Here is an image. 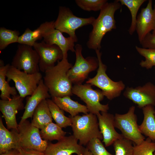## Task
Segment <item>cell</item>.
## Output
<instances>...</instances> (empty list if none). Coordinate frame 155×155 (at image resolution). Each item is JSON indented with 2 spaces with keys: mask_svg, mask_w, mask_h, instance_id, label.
Here are the masks:
<instances>
[{
  "mask_svg": "<svg viewBox=\"0 0 155 155\" xmlns=\"http://www.w3.org/2000/svg\"><path fill=\"white\" fill-rule=\"evenodd\" d=\"M121 5L118 0L110 3L107 2L104 5L92 24V29L86 43L88 48L100 50L101 41L104 36L107 32L116 28L115 13L120 8Z\"/></svg>",
  "mask_w": 155,
  "mask_h": 155,
  "instance_id": "cell-1",
  "label": "cell"
},
{
  "mask_svg": "<svg viewBox=\"0 0 155 155\" xmlns=\"http://www.w3.org/2000/svg\"><path fill=\"white\" fill-rule=\"evenodd\" d=\"M72 66L67 58H63L44 72V82L51 96L62 97L72 95V83L67 74Z\"/></svg>",
  "mask_w": 155,
  "mask_h": 155,
  "instance_id": "cell-2",
  "label": "cell"
},
{
  "mask_svg": "<svg viewBox=\"0 0 155 155\" xmlns=\"http://www.w3.org/2000/svg\"><path fill=\"white\" fill-rule=\"evenodd\" d=\"M72 121L73 135L81 145L86 146L92 139L103 140L96 115L89 113L82 116H69Z\"/></svg>",
  "mask_w": 155,
  "mask_h": 155,
  "instance_id": "cell-3",
  "label": "cell"
},
{
  "mask_svg": "<svg viewBox=\"0 0 155 155\" xmlns=\"http://www.w3.org/2000/svg\"><path fill=\"white\" fill-rule=\"evenodd\" d=\"M98 61V67L96 75L89 78L86 82L100 89L104 96L109 100L119 96L125 86L122 81L115 82L111 79L106 73V65L101 59L102 53L100 50H95Z\"/></svg>",
  "mask_w": 155,
  "mask_h": 155,
  "instance_id": "cell-4",
  "label": "cell"
},
{
  "mask_svg": "<svg viewBox=\"0 0 155 155\" xmlns=\"http://www.w3.org/2000/svg\"><path fill=\"white\" fill-rule=\"evenodd\" d=\"M95 19L92 16L88 18L76 16L69 8L60 6L58 16L54 22V25L56 29L68 34L75 42L78 40L76 30L84 26L92 25Z\"/></svg>",
  "mask_w": 155,
  "mask_h": 155,
  "instance_id": "cell-5",
  "label": "cell"
},
{
  "mask_svg": "<svg viewBox=\"0 0 155 155\" xmlns=\"http://www.w3.org/2000/svg\"><path fill=\"white\" fill-rule=\"evenodd\" d=\"M15 129L19 146L44 152L48 142L42 139L39 129L29 121L20 122Z\"/></svg>",
  "mask_w": 155,
  "mask_h": 155,
  "instance_id": "cell-6",
  "label": "cell"
},
{
  "mask_svg": "<svg viewBox=\"0 0 155 155\" xmlns=\"http://www.w3.org/2000/svg\"><path fill=\"white\" fill-rule=\"evenodd\" d=\"M76 60L74 65L67 72L68 77L74 85L82 84L87 78L89 73L98 68L97 58L89 56L84 58L82 54V47L77 44L75 46Z\"/></svg>",
  "mask_w": 155,
  "mask_h": 155,
  "instance_id": "cell-7",
  "label": "cell"
},
{
  "mask_svg": "<svg viewBox=\"0 0 155 155\" xmlns=\"http://www.w3.org/2000/svg\"><path fill=\"white\" fill-rule=\"evenodd\" d=\"M135 110V107L133 106L125 114L116 113L114 124L115 127L121 132L123 137L137 145L142 142L145 138L139 130Z\"/></svg>",
  "mask_w": 155,
  "mask_h": 155,
  "instance_id": "cell-8",
  "label": "cell"
},
{
  "mask_svg": "<svg viewBox=\"0 0 155 155\" xmlns=\"http://www.w3.org/2000/svg\"><path fill=\"white\" fill-rule=\"evenodd\" d=\"M7 81L12 80L20 96L24 98L31 95L42 79L41 74L38 72L29 74L19 70L10 65L6 74Z\"/></svg>",
  "mask_w": 155,
  "mask_h": 155,
  "instance_id": "cell-9",
  "label": "cell"
},
{
  "mask_svg": "<svg viewBox=\"0 0 155 155\" xmlns=\"http://www.w3.org/2000/svg\"><path fill=\"white\" fill-rule=\"evenodd\" d=\"M92 86L88 84L74 85L72 93L86 103L89 113L96 115L100 112H107L109 109L108 104L100 103L104 96L102 92L99 90L93 89Z\"/></svg>",
  "mask_w": 155,
  "mask_h": 155,
  "instance_id": "cell-10",
  "label": "cell"
},
{
  "mask_svg": "<svg viewBox=\"0 0 155 155\" xmlns=\"http://www.w3.org/2000/svg\"><path fill=\"white\" fill-rule=\"evenodd\" d=\"M32 47L19 44L13 58L11 65L28 73L39 72L40 57L36 51Z\"/></svg>",
  "mask_w": 155,
  "mask_h": 155,
  "instance_id": "cell-11",
  "label": "cell"
},
{
  "mask_svg": "<svg viewBox=\"0 0 155 155\" xmlns=\"http://www.w3.org/2000/svg\"><path fill=\"white\" fill-rule=\"evenodd\" d=\"M123 95L139 108L148 105L155 106V85L150 82L135 88L127 87Z\"/></svg>",
  "mask_w": 155,
  "mask_h": 155,
  "instance_id": "cell-12",
  "label": "cell"
},
{
  "mask_svg": "<svg viewBox=\"0 0 155 155\" xmlns=\"http://www.w3.org/2000/svg\"><path fill=\"white\" fill-rule=\"evenodd\" d=\"M33 47L39 55V68L42 72H44L53 67L57 61L63 58V52L57 45L48 44L42 41L39 42H36Z\"/></svg>",
  "mask_w": 155,
  "mask_h": 155,
  "instance_id": "cell-13",
  "label": "cell"
},
{
  "mask_svg": "<svg viewBox=\"0 0 155 155\" xmlns=\"http://www.w3.org/2000/svg\"><path fill=\"white\" fill-rule=\"evenodd\" d=\"M72 135L65 136L56 143L48 142L44 155H84L85 148Z\"/></svg>",
  "mask_w": 155,
  "mask_h": 155,
  "instance_id": "cell-14",
  "label": "cell"
},
{
  "mask_svg": "<svg viewBox=\"0 0 155 155\" xmlns=\"http://www.w3.org/2000/svg\"><path fill=\"white\" fill-rule=\"evenodd\" d=\"M54 21L49 22V25L43 34V41L49 45H56L61 50L63 58H67V52H75V41L69 36L65 37L61 32L56 29Z\"/></svg>",
  "mask_w": 155,
  "mask_h": 155,
  "instance_id": "cell-15",
  "label": "cell"
},
{
  "mask_svg": "<svg viewBox=\"0 0 155 155\" xmlns=\"http://www.w3.org/2000/svg\"><path fill=\"white\" fill-rule=\"evenodd\" d=\"M155 28V5L153 8L152 1L149 0L146 6L141 9L137 17L135 31L140 43Z\"/></svg>",
  "mask_w": 155,
  "mask_h": 155,
  "instance_id": "cell-16",
  "label": "cell"
},
{
  "mask_svg": "<svg viewBox=\"0 0 155 155\" xmlns=\"http://www.w3.org/2000/svg\"><path fill=\"white\" fill-rule=\"evenodd\" d=\"M24 98L17 95L9 100H0V111L8 129H17L18 124L16 119V115L18 111L24 109Z\"/></svg>",
  "mask_w": 155,
  "mask_h": 155,
  "instance_id": "cell-17",
  "label": "cell"
},
{
  "mask_svg": "<svg viewBox=\"0 0 155 155\" xmlns=\"http://www.w3.org/2000/svg\"><path fill=\"white\" fill-rule=\"evenodd\" d=\"M96 115L99 128L103 136L102 141L106 147L111 146L116 140L123 137L115 129L114 115L107 112H101Z\"/></svg>",
  "mask_w": 155,
  "mask_h": 155,
  "instance_id": "cell-18",
  "label": "cell"
},
{
  "mask_svg": "<svg viewBox=\"0 0 155 155\" xmlns=\"http://www.w3.org/2000/svg\"><path fill=\"white\" fill-rule=\"evenodd\" d=\"M51 97L48 89L42 79L32 94L27 96L26 98L25 111L20 122H22L28 118H32L35 109L40 103L43 100L49 99Z\"/></svg>",
  "mask_w": 155,
  "mask_h": 155,
  "instance_id": "cell-19",
  "label": "cell"
},
{
  "mask_svg": "<svg viewBox=\"0 0 155 155\" xmlns=\"http://www.w3.org/2000/svg\"><path fill=\"white\" fill-rule=\"evenodd\" d=\"M144 119L141 124L139 125L141 133L155 141V110L154 106L148 105L142 108Z\"/></svg>",
  "mask_w": 155,
  "mask_h": 155,
  "instance_id": "cell-20",
  "label": "cell"
},
{
  "mask_svg": "<svg viewBox=\"0 0 155 155\" xmlns=\"http://www.w3.org/2000/svg\"><path fill=\"white\" fill-rule=\"evenodd\" d=\"M70 96L52 97L51 100L61 109L69 113L71 117L78 115L80 113H88L89 111L86 106L72 100Z\"/></svg>",
  "mask_w": 155,
  "mask_h": 155,
  "instance_id": "cell-21",
  "label": "cell"
},
{
  "mask_svg": "<svg viewBox=\"0 0 155 155\" xmlns=\"http://www.w3.org/2000/svg\"><path fill=\"white\" fill-rule=\"evenodd\" d=\"M19 145L15 129L8 130L4 126L0 117V154L11 150L17 149Z\"/></svg>",
  "mask_w": 155,
  "mask_h": 155,
  "instance_id": "cell-22",
  "label": "cell"
},
{
  "mask_svg": "<svg viewBox=\"0 0 155 155\" xmlns=\"http://www.w3.org/2000/svg\"><path fill=\"white\" fill-rule=\"evenodd\" d=\"M53 118L46 99L43 100L35 109L32 116V124L40 129L52 122Z\"/></svg>",
  "mask_w": 155,
  "mask_h": 155,
  "instance_id": "cell-23",
  "label": "cell"
},
{
  "mask_svg": "<svg viewBox=\"0 0 155 155\" xmlns=\"http://www.w3.org/2000/svg\"><path fill=\"white\" fill-rule=\"evenodd\" d=\"M49 22H46L42 24L36 29L32 30L27 28L23 34L20 36L17 42L33 47L37 40L43 38V34L48 27Z\"/></svg>",
  "mask_w": 155,
  "mask_h": 155,
  "instance_id": "cell-24",
  "label": "cell"
},
{
  "mask_svg": "<svg viewBox=\"0 0 155 155\" xmlns=\"http://www.w3.org/2000/svg\"><path fill=\"white\" fill-rule=\"evenodd\" d=\"M7 64L4 65L3 61L0 60V95L1 100H8L11 99L12 96L17 95V90L16 87L10 86L9 82L6 80V74L10 66Z\"/></svg>",
  "mask_w": 155,
  "mask_h": 155,
  "instance_id": "cell-25",
  "label": "cell"
},
{
  "mask_svg": "<svg viewBox=\"0 0 155 155\" xmlns=\"http://www.w3.org/2000/svg\"><path fill=\"white\" fill-rule=\"evenodd\" d=\"M40 133L42 139L47 141H59L65 136L66 132L56 123L51 122L41 129Z\"/></svg>",
  "mask_w": 155,
  "mask_h": 155,
  "instance_id": "cell-26",
  "label": "cell"
},
{
  "mask_svg": "<svg viewBox=\"0 0 155 155\" xmlns=\"http://www.w3.org/2000/svg\"><path fill=\"white\" fill-rule=\"evenodd\" d=\"M46 100L52 118L56 123L62 128L71 126L72 121L70 118L66 116L64 111L61 109L52 100L49 98Z\"/></svg>",
  "mask_w": 155,
  "mask_h": 155,
  "instance_id": "cell-27",
  "label": "cell"
},
{
  "mask_svg": "<svg viewBox=\"0 0 155 155\" xmlns=\"http://www.w3.org/2000/svg\"><path fill=\"white\" fill-rule=\"evenodd\" d=\"M121 5L126 6L129 10L131 21L129 29V33L132 35L136 30L137 15L138 10L146 0H118Z\"/></svg>",
  "mask_w": 155,
  "mask_h": 155,
  "instance_id": "cell-28",
  "label": "cell"
},
{
  "mask_svg": "<svg viewBox=\"0 0 155 155\" xmlns=\"http://www.w3.org/2000/svg\"><path fill=\"white\" fill-rule=\"evenodd\" d=\"M20 32L16 30L0 28V50L2 51L11 43L17 42Z\"/></svg>",
  "mask_w": 155,
  "mask_h": 155,
  "instance_id": "cell-29",
  "label": "cell"
},
{
  "mask_svg": "<svg viewBox=\"0 0 155 155\" xmlns=\"http://www.w3.org/2000/svg\"><path fill=\"white\" fill-rule=\"evenodd\" d=\"M132 142L123 137L116 140L113 144L115 155H133Z\"/></svg>",
  "mask_w": 155,
  "mask_h": 155,
  "instance_id": "cell-30",
  "label": "cell"
},
{
  "mask_svg": "<svg viewBox=\"0 0 155 155\" xmlns=\"http://www.w3.org/2000/svg\"><path fill=\"white\" fill-rule=\"evenodd\" d=\"M135 48L137 52L145 59L140 63L141 67L149 69L155 66V49L144 48L137 46Z\"/></svg>",
  "mask_w": 155,
  "mask_h": 155,
  "instance_id": "cell-31",
  "label": "cell"
},
{
  "mask_svg": "<svg viewBox=\"0 0 155 155\" xmlns=\"http://www.w3.org/2000/svg\"><path fill=\"white\" fill-rule=\"evenodd\" d=\"M155 142L148 137L134 146L133 155H154Z\"/></svg>",
  "mask_w": 155,
  "mask_h": 155,
  "instance_id": "cell-32",
  "label": "cell"
},
{
  "mask_svg": "<svg viewBox=\"0 0 155 155\" xmlns=\"http://www.w3.org/2000/svg\"><path fill=\"white\" fill-rule=\"evenodd\" d=\"M75 2L83 10L97 11H100L108 1L106 0H75Z\"/></svg>",
  "mask_w": 155,
  "mask_h": 155,
  "instance_id": "cell-33",
  "label": "cell"
},
{
  "mask_svg": "<svg viewBox=\"0 0 155 155\" xmlns=\"http://www.w3.org/2000/svg\"><path fill=\"white\" fill-rule=\"evenodd\" d=\"M87 145L92 155H113L106 150L101 140L98 138L93 139Z\"/></svg>",
  "mask_w": 155,
  "mask_h": 155,
  "instance_id": "cell-34",
  "label": "cell"
},
{
  "mask_svg": "<svg viewBox=\"0 0 155 155\" xmlns=\"http://www.w3.org/2000/svg\"><path fill=\"white\" fill-rule=\"evenodd\" d=\"M140 44L143 48L155 49V34L150 33Z\"/></svg>",
  "mask_w": 155,
  "mask_h": 155,
  "instance_id": "cell-35",
  "label": "cell"
},
{
  "mask_svg": "<svg viewBox=\"0 0 155 155\" xmlns=\"http://www.w3.org/2000/svg\"><path fill=\"white\" fill-rule=\"evenodd\" d=\"M17 150L19 155H44V152L24 148L19 146Z\"/></svg>",
  "mask_w": 155,
  "mask_h": 155,
  "instance_id": "cell-36",
  "label": "cell"
},
{
  "mask_svg": "<svg viewBox=\"0 0 155 155\" xmlns=\"http://www.w3.org/2000/svg\"><path fill=\"white\" fill-rule=\"evenodd\" d=\"M0 155H19V154L17 149H13L6 152L1 154Z\"/></svg>",
  "mask_w": 155,
  "mask_h": 155,
  "instance_id": "cell-37",
  "label": "cell"
},
{
  "mask_svg": "<svg viewBox=\"0 0 155 155\" xmlns=\"http://www.w3.org/2000/svg\"><path fill=\"white\" fill-rule=\"evenodd\" d=\"M84 155H92L90 151L86 148L84 150Z\"/></svg>",
  "mask_w": 155,
  "mask_h": 155,
  "instance_id": "cell-38",
  "label": "cell"
},
{
  "mask_svg": "<svg viewBox=\"0 0 155 155\" xmlns=\"http://www.w3.org/2000/svg\"><path fill=\"white\" fill-rule=\"evenodd\" d=\"M152 33L153 34H155V29L152 31Z\"/></svg>",
  "mask_w": 155,
  "mask_h": 155,
  "instance_id": "cell-39",
  "label": "cell"
},
{
  "mask_svg": "<svg viewBox=\"0 0 155 155\" xmlns=\"http://www.w3.org/2000/svg\"><path fill=\"white\" fill-rule=\"evenodd\" d=\"M154 155H155V152L154 153Z\"/></svg>",
  "mask_w": 155,
  "mask_h": 155,
  "instance_id": "cell-40",
  "label": "cell"
},
{
  "mask_svg": "<svg viewBox=\"0 0 155 155\" xmlns=\"http://www.w3.org/2000/svg\"><path fill=\"white\" fill-rule=\"evenodd\" d=\"M154 115H155V114H154Z\"/></svg>",
  "mask_w": 155,
  "mask_h": 155,
  "instance_id": "cell-41",
  "label": "cell"
}]
</instances>
